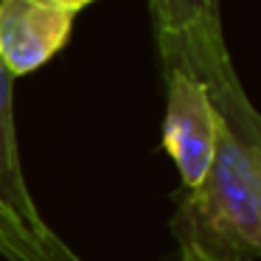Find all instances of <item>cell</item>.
Segmentation results:
<instances>
[{"label":"cell","mask_w":261,"mask_h":261,"mask_svg":"<svg viewBox=\"0 0 261 261\" xmlns=\"http://www.w3.org/2000/svg\"><path fill=\"white\" fill-rule=\"evenodd\" d=\"M166 261H239V258H227V255L211 253V250H205L202 244L191 242V239H177L174 255Z\"/></svg>","instance_id":"obj_8"},{"label":"cell","mask_w":261,"mask_h":261,"mask_svg":"<svg viewBox=\"0 0 261 261\" xmlns=\"http://www.w3.org/2000/svg\"><path fill=\"white\" fill-rule=\"evenodd\" d=\"M0 208L31 242L45 247L54 227L42 219L23 174L14 132V76L0 65Z\"/></svg>","instance_id":"obj_5"},{"label":"cell","mask_w":261,"mask_h":261,"mask_svg":"<svg viewBox=\"0 0 261 261\" xmlns=\"http://www.w3.org/2000/svg\"><path fill=\"white\" fill-rule=\"evenodd\" d=\"M73 23L54 0H0V65L14 79L40 70L68 45Z\"/></svg>","instance_id":"obj_4"},{"label":"cell","mask_w":261,"mask_h":261,"mask_svg":"<svg viewBox=\"0 0 261 261\" xmlns=\"http://www.w3.org/2000/svg\"><path fill=\"white\" fill-rule=\"evenodd\" d=\"M54 3H59V6H65V9H70L73 14H79L85 6H90V3H96V0H54Z\"/></svg>","instance_id":"obj_10"},{"label":"cell","mask_w":261,"mask_h":261,"mask_svg":"<svg viewBox=\"0 0 261 261\" xmlns=\"http://www.w3.org/2000/svg\"><path fill=\"white\" fill-rule=\"evenodd\" d=\"M0 255L6 261H51L45 247L31 242L0 208Z\"/></svg>","instance_id":"obj_7"},{"label":"cell","mask_w":261,"mask_h":261,"mask_svg":"<svg viewBox=\"0 0 261 261\" xmlns=\"http://www.w3.org/2000/svg\"><path fill=\"white\" fill-rule=\"evenodd\" d=\"M149 9L158 45L177 40L188 31L222 29L219 0H149Z\"/></svg>","instance_id":"obj_6"},{"label":"cell","mask_w":261,"mask_h":261,"mask_svg":"<svg viewBox=\"0 0 261 261\" xmlns=\"http://www.w3.org/2000/svg\"><path fill=\"white\" fill-rule=\"evenodd\" d=\"M163 68L166 115L160 143L177 166L180 188L194 191L211 169L222 115L211 101V93L202 85V79H197L191 70L180 65H163Z\"/></svg>","instance_id":"obj_2"},{"label":"cell","mask_w":261,"mask_h":261,"mask_svg":"<svg viewBox=\"0 0 261 261\" xmlns=\"http://www.w3.org/2000/svg\"><path fill=\"white\" fill-rule=\"evenodd\" d=\"M45 253H48V258H51V261H85V258H79V255H76L73 250H70L68 244L57 236V233L45 242Z\"/></svg>","instance_id":"obj_9"},{"label":"cell","mask_w":261,"mask_h":261,"mask_svg":"<svg viewBox=\"0 0 261 261\" xmlns=\"http://www.w3.org/2000/svg\"><path fill=\"white\" fill-rule=\"evenodd\" d=\"M158 48L163 65H180V68L191 70L197 79H202L214 107L253 146V152L261 160V113L253 107V101L247 98L242 82H239L222 29L188 31V34L169 40Z\"/></svg>","instance_id":"obj_3"},{"label":"cell","mask_w":261,"mask_h":261,"mask_svg":"<svg viewBox=\"0 0 261 261\" xmlns=\"http://www.w3.org/2000/svg\"><path fill=\"white\" fill-rule=\"evenodd\" d=\"M174 233L227 258H261V160L225 118L205 180L180 191Z\"/></svg>","instance_id":"obj_1"}]
</instances>
